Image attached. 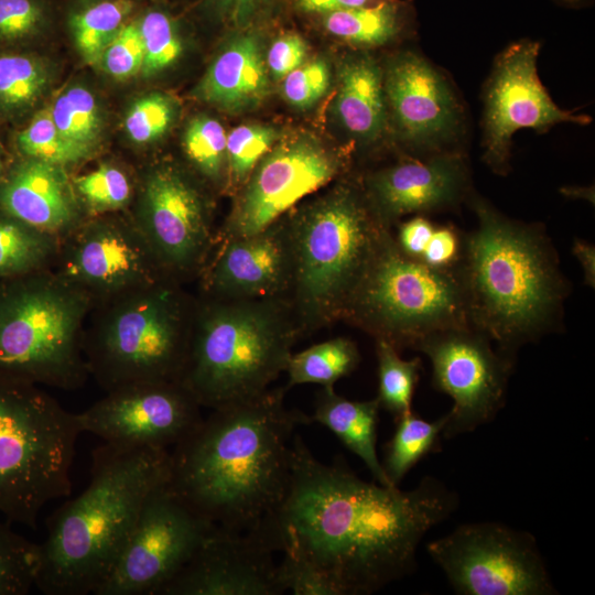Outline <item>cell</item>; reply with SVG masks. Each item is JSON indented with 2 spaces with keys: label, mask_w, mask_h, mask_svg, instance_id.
Masks as SVG:
<instances>
[{
  "label": "cell",
  "mask_w": 595,
  "mask_h": 595,
  "mask_svg": "<svg viewBox=\"0 0 595 595\" xmlns=\"http://www.w3.org/2000/svg\"><path fill=\"white\" fill-rule=\"evenodd\" d=\"M12 155L8 152L4 147L3 140L0 132V182L9 166Z\"/></svg>",
  "instance_id": "obj_52"
},
{
  "label": "cell",
  "mask_w": 595,
  "mask_h": 595,
  "mask_svg": "<svg viewBox=\"0 0 595 595\" xmlns=\"http://www.w3.org/2000/svg\"><path fill=\"white\" fill-rule=\"evenodd\" d=\"M331 74L327 63L322 60L302 64L283 78L284 99L296 108H307L315 104L329 87Z\"/></svg>",
  "instance_id": "obj_45"
},
{
  "label": "cell",
  "mask_w": 595,
  "mask_h": 595,
  "mask_svg": "<svg viewBox=\"0 0 595 595\" xmlns=\"http://www.w3.org/2000/svg\"><path fill=\"white\" fill-rule=\"evenodd\" d=\"M435 225L425 215H414L408 220L399 221L396 225L397 232L393 234L398 248L405 256L420 260Z\"/></svg>",
  "instance_id": "obj_48"
},
{
  "label": "cell",
  "mask_w": 595,
  "mask_h": 595,
  "mask_svg": "<svg viewBox=\"0 0 595 595\" xmlns=\"http://www.w3.org/2000/svg\"><path fill=\"white\" fill-rule=\"evenodd\" d=\"M306 55V43L296 33H285L275 39L267 53L266 65L275 79H283L301 66Z\"/></svg>",
  "instance_id": "obj_47"
},
{
  "label": "cell",
  "mask_w": 595,
  "mask_h": 595,
  "mask_svg": "<svg viewBox=\"0 0 595 595\" xmlns=\"http://www.w3.org/2000/svg\"><path fill=\"white\" fill-rule=\"evenodd\" d=\"M286 391L213 409L170 450L167 487L214 530L246 533L282 497L293 432L311 423L285 407Z\"/></svg>",
  "instance_id": "obj_2"
},
{
  "label": "cell",
  "mask_w": 595,
  "mask_h": 595,
  "mask_svg": "<svg viewBox=\"0 0 595 595\" xmlns=\"http://www.w3.org/2000/svg\"><path fill=\"white\" fill-rule=\"evenodd\" d=\"M12 145V156L42 160L71 172L95 156L58 130L47 106L23 122L13 136Z\"/></svg>",
  "instance_id": "obj_35"
},
{
  "label": "cell",
  "mask_w": 595,
  "mask_h": 595,
  "mask_svg": "<svg viewBox=\"0 0 595 595\" xmlns=\"http://www.w3.org/2000/svg\"><path fill=\"white\" fill-rule=\"evenodd\" d=\"M0 209L60 240L86 219L72 172L29 158H11L0 182Z\"/></svg>",
  "instance_id": "obj_23"
},
{
  "label": "cell",
  "mask_w": 595,
  "mask_h": 595,
  "mask_svg": "<svg viewBox=\"0 0 595 595\" xmlns=\"http://www.w3.org/2000/svg\"><path fill=\"white\" fill-rule=\"evenodd\" d=\"M465 234L452 224L435 225L419 261L436 269H456L464 256Z\"/></svg>",
  "instance_id": "obj_46"
},
{
  "label": "cell",
  "mask_w": 595,
  "mask_h": 595,
  "mask_svg": "<svg viewBox=\"0 0 595 595\" xmlns=\"http://www.w3.org/2000/svg\"><path fill=\"white\" fill-rule=\"evenodd\" d=\"M140 8L138 0H67L64 23L80 57L96 66L107 44Z\"/></svg>",
  "instance_id": "obj_29"
},
{
  "label": "cell",
  "mask_w": 595,
  "mask_h": 595,
  "mask_svg": "<svg viewBox=\"0 0 595 595\" xmlns=\"http://www.w3.org/2000/svg\"><path fill=\"white\" fill-rule=\"evenodd\" d=\"M136 21L144 51L141 75L152 77L175 64L182 55V24L164 3L141 7Z\"/></svg>",
  "instance_id": "obj_37"
},
{
  "label": "cell",
  "mask_w": 595,
  "mask_h": 595,
  "mask_svg": "<svg viewBox=\"0 0 595 595\" xmlns=\"http://www.w3.org/2000/svg\"><path fill=\"white\" fill-rule=\"evenodd\" d=\"M467 201L477 218L461 263L470 322L515 360L522 345L556 329L567 282L542 226L511 219L474 192Z\"/></svg>",
  "instance_id": "obj_3"
},
{
  "label": "cell",
  "mask_w": 595,
  "mask_h": 595,
  "mask_svg": "<svg viewBox=\"0 0 595 595\" xmlns=\"http://www.w3.org/2000/svg\"><path fill=\"white\" fill-rule=\"evenodd\" d=\"M195 307L196 294L169 277L94 304L83 338L89 377L105 391L178 381Z\"/></svg>",
  "instance_id": "obj_7"
},
{
  "label": "cell",
  "mask_w": 595,
  "mask_h": 595,
  "mask_svg": "<svg viewBox=\"0 0 595 595\" xmlns=\"http://www.w3.org/2000/svg\"><path fill=\"white\" fill-rule=\"evenodd\" d=\"M76 413L41 386L0 374V512L36 528L42 509L68 496Z\"/></svg>",
  "instance_id": "obj_9"
},
{
  "label": "cell",
  "mask_w": 595,
  "mask_h": 595,
  "mask_svg": "<svg viewBox=\"0 0 595 595\" xmlns=\"http://www.w3.org/2000/svg\"><path fill=\"white\" fill-rule=\"evenodd\" d=\"M361 185L376 218L390 230L407 215L456 208L472 193L468 164L459 151L404 158L367 174Z\"/></svg>",
  "instance_id": "obj_20"
},
{
  "label": "cell",
  "mask_w": 595,
  "mask_h": 595,
  "mask_svg": "<svg viewBox=\"0 0 595 595\" xmlns=\"http://www.w3.org/2000/svg\"><path fill=\"white\" fill-rule=\"evenodd\" d=\"M302 337L283 299L220 300L196 294L180 382L210 410L253 399L285 371Z\"/></svg>",
  "instance_id": "obj_5"
},
{
  "label": "cell",
  "mask_w": 595,
  "mask_h": 595,
  "mask_svg": "<svg viewBox=\"0 0 595 595\" xmlns=\"http://www.w3.org/2000/svg\"><path fill=\"white\" fill-rule=\"evenodd\" d=\"M283 0H193L191 8L204 18L232 30L253 28Z\"/></svg>",
  "instance_id": "obj_44"
},
{
  "label": "cell",
  "mask_w": 595,
  "mask_h": 595,
  "mask_svg": "<svg viewBox=\"0 0 595 595\" xmlns=\"http://www.w3.org/2000/svg\"><path fill=\"white\" fill-rule=\"evenodd\" d=\"M212 190L184 164L154 160L138 170L129 215L163 272L196 282L217 239Z\"/></svg>",
  "instance_id": "obj_11"
},
{
  "label": "cell",
  "mask_w": 595,
  "mask_h": 595,
  "mask_svg": "<svg viewBox=\"0 0 595 595\" xmlns=\"http://www.w3.org/2000/svg\"><path fill=\"white\" fill-rule=\"evenodd\" d=\"M379 409L377 398L353 401L338 394L334 387H322L316 393L314 411L309 416L311 423L326 426L356 454L378 484L392 486L376 451Z\"/></svg>",
  "instance_id": "obj_26"
},
{
  "label": "cell",
  "mask_w": 595,
  "mask_h": 595,
  "mask_svg": "<svg viewBox=\"0 0 595 595\" xmlns=\"http://www.w3.org/2000/svg\"><path fill=\"white\" fill-rule=\"evenodd\" d=\"M572 252L580 262L584 283L594 289L595 286V246L582 239H575Z\"/></svg>",
  "instance_id": "obj_50"
},
{
  "label": "cell",
  "mask_w": 595,
  "mask_h": 595,
  "mask_svg": "<svg viewBox=\"0 0 595 595\" xmlns=\"http://www.w3.org/2000/svg\"><path fill=\"white\" fill-rule=\"evenodd\" d=\"M343 322L398 350L437 331L472 325L461 266L436 269L405 256L392 230L379 245L345 307Z\"/></svg>",
  "instance_id": "obj_10"
},
{
  "label": "cell",
  "mask_w": 595,
  "mask_h": 595,
  "mask_svg": "<svg viewBox=\"0 0 595 595\" xmlns=\"http://www.w3.org/2000/svg\"><path fill=\"white\" fill-rule=\"evenodd\" d=\"M343 151L299 134L277 141L236 191L218 241L263 230L343 174Z\"/></svg>",
  "instance_id": "obj_13"
},
{
  "label": "cell",
  "mask_w": 595,
  "mask_h": 595,
  "mask_svg": "<svg viewBox=\"0 0 595 595\" xmlns=\"http://www.w3.org/2000/svg\"><path fill=\"white\" fill-rule=\"evenodd\" d=\"M176 115L177 106L171 96L150 91L129 104L123 116V130L133 145L145 148L170 130Z\"/></svg>",
  "instance_id": "obj_41"
},
{
  "label": "cell",
  "mask_w": 595,
  "mask_h": 595,
  "mask_svg": "<svg viewBox=\"0 0 595 595\" xmlns=\"http://www.w3.org/2000/svg\"><path fill=\"white\" fill-rule=\"evenodd\" d=\"M458 504L432 476L401 490L365 482L343 463L323 464L296 434L283 495L248 532L315 569L335 595H369L414 572L422 539Z\"/></svg>",
  "instance_id": "obj_1"
},
{
  "label": "cell",
  "mask_w": 595,
  "mask_h": 595,
  "mask_svg": "<svg viewBox=\"0 0 595 595\" xmlns=\"http://www.w3.org/2000/svg\"><path fill=\"white\" fill-rule=\"evenodd\" d=\"M335 111L346 131L361 143H375L388 130L383 68L371 56L353 55L340 65Z\"/></svg>",
  "instance_id": "obj_25"
},
{
  "label": "cell",
  "mask_w": 595,
  "mask_h": 595,
  "mask_svg": "<svg viewBox=\"0 0 595 595\" xmlns=\"http://www.w3.org/2000/svg\"><path fill=\"white\" fill-rule=\"evenodd\" d=\"M251 29L238 31L223 46L193 90L195 98L230 112L252 109L266 98L267 65Z\"/></svg>",
  "instance_id": "obj_24"
},
{
  "label": "cell",
  "mask_w": 595,
  "mask_h": 595,
  "mask_svg": "<svg viewBox=\"0 0 595 595\" xmlns=\"http://www.w3.org/2000/svg\"><path fill=\"white\" fill-rule=\"evenodd\" d=\"M201 409L180 381L138 382L106 391L76 419L106 444L171 450L202 421Z\"/></svg>",
  "instance_id": "obj_18"
},
{
  "label": "cell",
  "mask_w": 595,
  "mask_h": 595,
  "mask_svg": "<svg viewBox=\"0 0 595 595\" xmlns=\"http://www.w3.org/2000/svg\"><path fill=\"white\" fill-rule=\"evenodd\" d=\"M48 110L67 139L96 154L105 130V116L98 97L88 86L79 83L65 86Z\"/></svg>",
  "instance_id": "obj_34"
},
{
  "label": "cell",
  "mask_w": 595,
  "mask_h": 595,
  "mask_svg": "<svg viewBox=\"0 0 595 595\" xmlns=\"http://www.w3.org/2000/svg\"><path fill=\"white\" fill-rule=\"evenodd\" d=\"M562 193L570 197L585 198L594 202V190L591 187H564Z\"/></svg>",
  "instance_id": "obj_51"
},
{
  "label": "cell",
  "mask_w": 595,
  "mask_h": 595,
  "mask_svg": "<svg viewBox=\"0 0 595 595\" xmlns=\"http://www.w3.org/2000/svg\"><path fill=\"white\" fill-rule=\"evenodd\" d=\"M144 51L136 15L126 23L101 52L96 66L117 80L141 75Z\"/></svg>",
  "instance_id": "obj_43"
},
{
  "label": "cell",
  "mask_w": 595,
  "mask_h": 595,
  "mask_svg": "<svg viewBox=\"0 0 595 595\" xmlns=\"http://www.w3.org/2000/svg\"><path fill=\"white\" fill-rule=\"evenodd\" d=\"M56 75V65L34 50H0V122H25L43 107Z\"/></svg>",
  "instance_id": "obj_27"
},
{
  "label": "cell",
  "mask_w": 595,
  "mask_h": 595,
  "mask_svg": "<svg viewBox=\"0 0 595 595\" xmlns=\"http://www.w3.org/2000/svg\"><path fill=\"white\" fill-rule=\"evenodd\" d=\"M274 128L241 125L227 134V191H236L246 182L257 163L278 141Z\"/></svg>",
  "instance_id": "obj_42"
},
{
  "label": "cell",
  "mask_w": 595,
  "mask_h": 595,
  "mask_svg": "<svg viewBox=\"0 0 595 595\" xmlns=\"http://www.w3.org/2000/svg\"><path fill=\"white\" fill-rule=\"evenodd\" d=\"M90 309V299L52 269L0 280V374L41 387H83Z\"/></svg>",
  "instance_id": "obj_8"
},
{
  "label": "cell",
  "mask_w": 595,
  "mask_h": 595,
  "mask_svg": "<svg viewBox=\"0 0 595 595\" xmlns=\"http://www.w3.org/2000/svg\"><path fill=\"white\" fill-rule=\"evenodd\" d=\"M459 595H553L536 538L498 522L464 523L428 543Z\"/></svg>",
  "instance_id": "obj_12"
},
{
  "label": "cell",
  "mask_w": 595,
  "mask_h": 595,
  "mask_svg": "<svg viewBox=\"0 0 595 595\" xmlns=\"http://www.w3.org/2000/svg\"><path fill=\"white\" fill-rule=\"evenodd\" d=\"M93 457L87 487L53 513L39 543L35 587L45 595H95L145 500L169 479L170 450L104 443Z\"/></svg>",
  "instance_id": "obj_4"
},
{
  "label": "cell",
  "mask_w": 595,
  "mask_h": 595,
  "mask_svg": "<svg viewBox=\"0 0 595 595\" xmlns=\"http://www.w3.org/2000/svg\"><path fill=\"white\" fill-rule=\"evenodd\" d=\"M286 215L292 255L286 301L307 336L342 321L387 228L372 213L361 180L342 178Z\"/></svg>",
  "instance_id": "obj_6"
},
{
  "label": "cell",
  "mask_w": 595,
  "mask_h": 595,
  "mask_svg": "<svg viewBox=\"0 0 595 595\" xmlns=\"http://www.w3.org/2000/svg\"><path fill=\"white\" fill-rule=\"evenodd\" d=\"M273 552L251 532L212 530L155 595H279Z\"/></svg>",
  "instance_id": "obj_22"
},
{
  "label": "cell",
  "mask_w": 595,
  "mask_h": 595,
  "mask_svg": "<svg viewBox=\"0 0 595 595\" xmlns=\"http://www.w3.org/2000/svg\"><path fill=\"white\" fill-rule=\"evenodd\" d=\"M292 255L288 215L256 234L218 241L197 279V294L220 300L283 299Z\"/></svg>",
  "instance_id": "obj_21"
},
{
  "label": "cell",
  "mask_w": 595,
  "mask_h": 595,
  "mask_svg": "<svg viewBox=\"0 0 595 595\" xmlns=\"http://www.w3.org/2000/svg\"><path fill=\"white\" fill-rule=\"evenodd\" d=\"M138 171L102 161L87 172L72 173V184L85 218L128 213L134 198Z\"/></svg>",
  "instance_id": "obj_31"
},
{
  "label": "cell",
  "mask_w": 595,
  "mask_h": 595,
  "mask_svg": "<svg viewBox=\"0 0 595 595\" xmlns=\"http://www.w3.org/2000/svg\"><path fill=\"white\" fill-rule=\"evenodd\" d=\"M61 240L0 209V280L53 268Z\"/></svg>",
  "instance_id": "obj_30"
},
{
  "label": "cell",
  "mask_w": 595,
  "mask_h": 595,
  "mask_svg": "<svg viewBox=\"0 0 595 595\" xmlns=\"http://www.w3.org/2000/svg\"><path fill=\"white\" fill-rule=\"evenodd\" d=\"M413 349L432 365L433 387L453 399L445 415L444 439L475 431L504 408L515 360L493 347L473 325L429 334Z\"/></svg>",
  "instance_id": "obj_14"
},
{
  "label": "cell",
  "mask_w": 595,
  "mask_h": 595,
  "mask_svg": "<svg viewBox=\"0 0 595 595\" xmlns=\"http://www.w3.org/2000/svg\"><path fill=\"white\" fill-rule=\"evenodd\" d=\"M166 483L145 500L118 559L95 595H155L214 530Z\"/></svg>",
  "instance_id": "obj_15"
},
{
  "label": "cell",
  "mask_w": 595,
  "mask_h": 595,
  "mask_svg": "<svg viewBox=\"0 0 595 595\" xmlns=\"http://www.w3.org/2000/svg\"><path fill=\"white\" fill-rule=\"evenodd\" d=\"M388 115L416 158L458 151L463 110L448 80L425 57L400 53L383 69Z\"/></svg>",
  "instance_id": "obj_19"
},
{
  "label": "cell",
  "mask_w": 595,
  "mask_h": 595,
  "mask_svg": "<svg viewBox=\"0 0 595 595\" xmlns=\"http://www.w3.org/2000/svg\"><path fill=\"white\" fill-rule=\"evenodd\" d=\"M556 3H560L569 8H583L592 3L593 0H554Z\"/></svg>",
  "instance_id": "obj_53"
},
{
  "label": "cell",
  "mask_w": 595,
  "mask_h": 595,
  "mask_svg": "<svg viewBox=\"0 0 595 595\" xmlns=\"http://www.w3.org/2000/svg\"><path fill=\"white\" fill-rule=\"evenodd\" d=\"M360 361L354 340L335 337L292 353L286 364L285 389L304 383L334 387L335 382L351 374Z\"/></svg>",
  "instance_id": "obj_32"
},
{
  "label": "cell",
  "mask_w": 595,
  "mask_h": 595,
  "mask_svg": "<svg viewBox=\"0 0 595 595\" xmlns=\"http://www.w3.org/2000/svg\"><path fill=\"white\" fill-rule=\"evenodd\" d=\"M396 421L394 434L386 444L381 462L382 469L392 486H398L408 472L435 448L446 416L426 421L411 411Z\"/></svg>",
  "instance_id": "obj_36"
},
{
  "label": "cell",
  "mask_w": 595,
  "mask_h": 595,
  "mask_svg": "<svg viewBox=\"0 0 595 595\" xmlns=\"http://www.w3.org/2000/svg\"><path fill=\"white\" fill-rule=\"evenodd\" d=\"M227 134L221 123L196 115L186 123L182 149L184 164L212 191H227Z\"/></svg>",
  "instance_id": "obj_33"
},
{
  "label": "cell",
  "mask_w": 595,
  "mask_h": 595,
  "mask_svg": "<svg viewBox=\"0 0 595 595\" xmlns=\"http://www.w3.org/2000/svg\"><path fill=\"white\" fill-rule=\"evenodd\" d=\"M540 44L520 40L495 60L484 91L483 161L505 175L510 170L511 141L524 128L545 131L559 123L588 125L592 118L558 107L537 72Z\"/></svg>",
  "instance_id": "obj_17"
},
{
  "label": "cell",
  "mask_w": 595,
  "mask_h": 595,
  "mask_svg": "<svg viewBox=\"0 0 595 595\" xmlns=\"http://www.w3.org/2000/svg\"><path fill=\"white\" fill-rule=\"evenodd\" d=\"M39 543L0 522V595H25L35 587Z\"/></svg>",
  "instance_id": "obj_40"
},
{
  "label": "cell",
  "mask_w": 595,
  "mask_h": 595,
  "mask_svg": "<svg viewBox=\"0 0 595 595\" xmlns=\"http://www.w3.org/2000/svg\"><path fill=\"white\" fill-rule=\"evenodd\" d=\"M139 2H148V3H164L165 0H138Z\"/></svg>",
  "instance_id": "obj_54"
},
{
  "label": "cell",
  "mask_w": 595,
  "mask_h": 595,
  "mask_svg": "<svg viewBox=\"0 0 595 595\" xmlns=\"http://www.w3.org/2000/svg\"><path fill=\"white\" fill-rule=\"evenodd\" d=\"M325 32L356 47H378L414 31L411 0H386L376 4L316 15Z\"/></svg>",
  "instance_id": "obj_28"
},
{
  "label": "cell",
  "mask_w": 595,
  "mask_h": 595,
  "mask_svg": "<svg viewBox=\"0 0 595 595\" xmlns=\"http://www.w3.org/2000/svg\"><path fill=\"white\" fill-rule=\"evenodd\" d=\"M52 270L91 306L167 277L129 213L86 218L61 240Z\"/></svg>",
  "instance_id": "obj_16"
},
{
  "label": "cell",
  "mask_w": 595,
  "mask_h": 595,
  "mask_svg": "<svg viewBox=\"0 0 595 595\" xmlns=\"http://www.w3.org/2000/svg\"><path fill=\"white\" fill-rule=\"evenodd\" d=\"M378 361V396L380 408L394 419L411 412L412 399L421 369L419 357L405 360L399 350L382 339L375 340Z\"/></svg>",
  "instance_id": "obj_39"
},
{
  "label": "cell",
  "mask_w": 595,
  "mask_h": 595,
  "mask_svg": "<svg viewBox=\"0 0 595 595\" xmlns=\"http://www.w3.org/2000/svg\"><path fill=\"white\" fill-rule=\"evenodd\" d=\"M54 0H0V50H33L57 22Z\"/></svg>",
  "instance_id": "obj_38"
},
{
  "label": "cell",
  "mask_w": 595,
  "mask_h": 595,
  "mask_svg": "<svg viewBox=\"0 0 595 595\" xmlns=\"http://www.w3.org/2000/svg\"><path fill=\"white\" fill-rule=\"evenodd\" d=\"M386 0H292L295 10L310 15L354 9L379 3Z\"/></svg>",
  "instance_id": "obj_49"
}]
</instances>
